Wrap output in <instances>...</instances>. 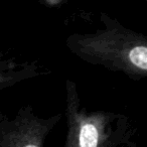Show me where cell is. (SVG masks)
<instances>
[{"mask_svg":"<svg viewBox=\"0 0 147 147\" xmlns=\"http://www.w3.org/2000/svg\"><path fill=\"white\" fill-rule=\"evenodd\" d=\"M53 1H55V2H57V1H59V0H53Z\"/></svg>","mask_w":147,"mask_h":147,"instance_id":"cell-6","label":"cell"},{"mask_svg":"<svg viewBox=\"0 0 147 147\" xmlns=\"http://www.w3.org/2000/svg\"><path fill=\"white\" fill-rule=\"evenodd\" d=\"M105 27L94 33H74L65 40L73 55L93 65L121 71L134 81L147 78V36L103 14Z\"/></svg>","mask_w":147,"mask_h":147,"instance_id":"cell-1","label":"cell"},{"mask_svg":"<svg viewBox=\"0 0 147 147\" xmlns=\"http://www.w3.org/2000/svg\"><path fill=\"white\" fill-rule=\"evenodd\" d=\"M57 113L42 118L30 105L21 107L13 119L0 115V147H45L47 137L61 120Z\"/></svg>","mask_w":147,"mask_h":147,"instance_id":"cell-3","label":"cell"},{"mask_svg":"<svg viewBox=\"0 0 147 147\" xmlns=\"http://www.w3.org/2000/svg\"><path fill=\"white\" fill-rule=\"evenodd\" d=\"M65 114L67 125L65 147H120L135 132L126 115L89 111L83 107L76 83L71 80L65 81Z\"/></svg>","mask_w":147,"mask_h":147,"instance_id":"cell-2","label":"cell"},{"mask_svg":"<svg viewBox=\"0 0 147 147\" xmlns=\"http://www.w3.org/2000/svg\"><path fill=\"white\" fill-rule=\"evenodd\" d=\"M0 90L8 88L20 81L38 76V67L32 63H17L12 61H1Z\"/></svg>","mask_w":147,"mask_h":147,"instance_id":"cell-4","label":"cell"},{"mask_svg":"<svg viewBox=\"0 0 147 147\" xmlns=\"http://www.w3.org/2000/svg\"><path fill=\"white\" fill-rule=\"evenodd\" d=\"M120 147H139V146L137 145L136 142H134V141H132V140H129V141H127L126 143L121 145Z\"/></svg>","mask_w":147,"mask_h":147,"instance_id":"cell-5","label":"cell"}]
</instances>
